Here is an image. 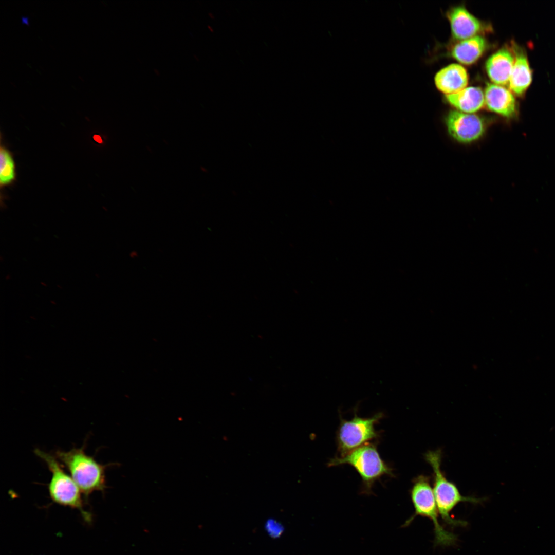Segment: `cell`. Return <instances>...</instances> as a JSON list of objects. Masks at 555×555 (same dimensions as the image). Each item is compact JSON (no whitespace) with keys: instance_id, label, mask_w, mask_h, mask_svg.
<instances>
[{"instance_id":"cell-14","label":"cell","mask_w":555,"mask_h":555,"mask_svg":"<svg viewBox=\"0 0 555 555\" xmlns=\"http://www.w3.org/2000/svg\"><path fill=\"white\" fill-rule=\"evenodd\" d=\"M445 99L455 110L464 113H475L485 106L484 92L477 86L466 87L445 95Z\"/></svg>"},{"instance_id":"cell-4","label":"cell","mask_w":555,"mask_h":555,"mask_svg":"<svg viewBox=\"0 0 555 555\" xmlns=\"http://www.w3.org/2000/svg\"><path fill=\"white\" fill-rule=\"evenodd\" d=\"M34 453L47 465L51 476L48 485L51 499L59 505L78 509L86 521L90 520V514L83 508L81 491L70 475L62 469L57 458L39 449Z\"/></svg>"},{"instance_id":"cell-8","label":"cell","mask_w":555,"mask_h":555,"mask_svg":"<svg viewBox=\"0 0 555 555\" xmlns=\"http://www.w3.org/2000/svg\"><path fill=\"white\" fill-rule=\"evenodd\" d=\"M453 38L460 41L489 32L490 25L472 14L463 5L452 7L446 12Z\"/></svg>"},{"instance_id":"cell-3","label":"cell","mask_w":555,"mask_h":555,"mask_svg":"<svg viewBox=\"0 0 555 555\" xmlns=\"http://www.w3.org/2000/svg\"><path fill=\"white\" fill-rule=\"evenodd\" d=\"M347 464L352 466L362 479L363 489L369 492L374 483L384 475L394 476L392 469L381 458L374 443H366L342 456L331 459L329 466Z\"/></svg>"},{"instance_id":"cell-1","label":"cell","mask_w":555,"mask_h":555,"mask_svg":"<svg viewBox=\"0 0 555 555\" xmlns=\"http://www.w3.org/2000/svg\"><path fill=\"white\" fill-rule=\"evenodd\" d=\"M424 457L433 471V490L438 512L442 520L451 528L465 527L467 522L452 517L451 512L461 502L479 504L485 499L462 495L456 486L447 478L441 469V450L428 451L424 454Z\"/></svg>"},{"instance_id":"cell-17","label":"cell","mask_w":555,"mask_h":555,"mask_svg":"<svg viewBox=\"0 0 555 555\" xmlns=\"http://www.w3.org/2000/svg\"><path fill=\"white\" fill-rule=\"evenodd\" d=\"M28 19V17H22V22L25 23V24H26L27 25L29 24Z\"/></svg>"},{"instance_id":"cell-13","label":"cell","mask_w":555,"mask_h":555,"mask_svg":"<svg viewBox=\"0 0 555 555\" xmlns=\"http://www.w3.org/2000/svg\"><path fill=\"white\" fill-rule=\"evenodd\" d=\"M489 45L487 40L483 35H477L457 41L450 47L449 54L461 64L471 65L484 54Z\"/></svg>"},{"instance_id":"cell-11","label":"cell","mask_w":555,"mask_h":555,"mask_svg":"<svg viewBox=\"0 0 555 555\" xmlns=\"http://www.w3.org/2000/svg\"><path fill=\"white\" fill-rule=\"evenodd\" d=\"M511 46L514 61L510 77L509 89L517 97L524 96L531 83L532 72L525 51L512 42Z\"/></svg>"},{"instance_id":"cell-10","label":"cell","mask_w":555,"mask_h":555,"mask_svg":"<svg viewBox=\"0 0 555 555\" xmlns=\"http://www.w3.org/2000/svg\"><path fill=\"white\" fill-rule=\"evenodd\" d=\"M514 61L511 46H504L491 54L485 64L486 72L491 81L502 86L508 84Z\"/></svg>"},{"instance_id":"cell-7","label":"cell","mask_w":555,"mask_h":555,"mask_svg":"<svg viewBox=\"0 0 555 555\" xmlns=\"http://www.w3.org/2000/svg\"><path fill=\"white\" fill-rule=\"evenodd\" d=\"M445 123L453 140L461 144H470L484 136L489 123L485 117L475 113L453 109L445 116Z\"/></svg>"},{"instance_id":"cell-12","label":"cell","mask_w":555,"mask_h":555,"mask_svg":"<svg viewBox=\"0 0 555 555\" xmlns=\"http://www.w3.org/2000/svg\"><path fill=\"white\" fill-rule=\"evenodd\" d=\"M436 88L445 95L456 92L467 87V69L458 63H451L439 70L434 76Z\"/></svg>"},{"instance_id":"cell-15","label":"cell","mask_w":555,"mask_h":555,"mask_svg":"<svg viewBox=\"0 0 555 555\" xmlns=\"http://www.w3.org/2000/svg\"><path fill=\"white\" fill-rule=\"evenodd\" d=\"M16 166L12 153L5 146L0 147V186L4 188L16 180Z\"/></svg>"},{"instance_id":"cell-5","label":"cell","mask_w":555,"mask_h":555,"mask_svg":"<svg viewBox=\"0 0 555 555\" xmlns=\"http://www.w3.org/2000/svg\"><path fill=\"white\" fill-rule=\"evenodd\" d=\"M415 513L412 519L417 515L429 519L434 526L435 546L454 545L457 540V535L447 531L440 524L438 520V510L429 476L420 475L413 480L410 491Z\"/></svg>"},{"instance_id":"cell-9","label":"cell","mask_w":555,"mask_h":555,"mask_svg":"<svg viewBox=\"0 0 555 555\" xmlns=\"http://www.w3.org/2000/svg\"><path fill=\"white\" fill-rule=\"evenodd\" d=\"M485 105L490 111L508 119L518 115V105L513 94L503 86L487 83L485 90Z\"/></svg>"},{"instance_id":"cell-2","label":"cell","mask_w":555,"mask_h":555,"mask_svg":"<svg viewBox=\"0 0 555 555\" xmlns=\"http://www.w3.org/2000/svg\"><path fill=\"white\" fill-rule=\"evenodd\" d=\"M55 456L65 465L71 477L85 497L95 491L104 492L106 488L105 471L116 464L102 465L87 455L83 448L57 451Z\"/></svg>"},{"instance_id":"cell-16","label":"cell","mask_w":555,"mask_h":555,"mask_svg":"<svg viewBox=\"0 0 555 555\" xmlns=\"http://www.w3.org/2000/svg\"><path fill=\"white\" fill-rule=\"evenodd\" d=\"M93 138H94V140L96 141V142H97L98 143H102V140L101 137L99 135H94Z\"/></svg>"},{"instance_id":"cell-6","label":"cell","mask_w":555,"mask_h":555,"mask_svg":"<svg viewBox=\"0 0 555 555\" xmlns=\"http://www.w3.org/2000/svg\"><path fill=\"white\" fill-rule=\"evenodd\" d=\"M356 408L351 419L341 418L336 436L338 456H344L379 436L375 425L383 417L384 414L378 412L370 417H361L357 414Z\"/></svg>"}]
</instances>
